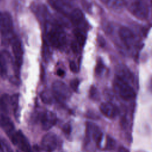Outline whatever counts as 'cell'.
<instances>
[{"label": "cell", "mask_w": 152, "mask_h": 152, "mask_svg": "<svg viewBox=\"0 0 152 152\" xmlns=\"http://www.w3.org/2000/svg\"><path fill=\"white\" fill-rule=\"evenodd\" d=\"M45 30L46 42L50 46L56 49H61L65 46L66 36L60 26L48 20L45 22Z\"/></svg>", "instance_id": "1"}, {"label": "cell", "mask_w": 152, "mask_h": 152, "mask_svg": "<svg viewBox=\"0 0 152 152\" xmlns=\"http://www.w3.org/2000/svg\"><path fill=\"white\" fill-rule=\"evenodd\" d=\"M19 76V70L15 67L10 53L5 50L0 52V75L4 78H10L11 72Z\"/></svg>", "instance_id": "2"}, {"label": "cell", "mask_w": 152, "mask_h": 152, "mask_svg": "<svg viewBox=\"0 0 152 152\" xmlns=\"http://www.w3.org/2000/svg\"><path fill=\"white\" fill-rule=\"evenodd\" d=\"M14 24L10 13L6 11H0V33L3 37L4 43H11L13 39Z\"/></svg>", "instance_id": "3"}, {"label": "cell", "mask_w": 152, "mask_h": 152, "mask_svg": "<svg viewBox=\"0 0 152 152\" xmlns=\"http://www.w3.org/2000/svg\"><path fill=\"white\" fill-rule=\"evenodd\" d=\"M113 88L117 94L123 100H131L136 96L135 91L129 83L118 76L115 78Z\"/></svg>", "instance_id": "4"}, {"label": "cell", "mask_w": 152, "mask_h": 152, "mask_svg": "<svg viewBox=\"0 0 152 152\" xmlns=\"http://www.w3.org/2000/svg\"><path fill=\"white\" fill-rule=\"evenodd\" d=\"M129 12L140 20H145L149 14L148 6L145 0H128L126 3Z\"/></svg>", "instance_id": "5"}, {"label": "cell", "mask_w": 152, "mask_h": 152, "mask_svg": "<svg viewBox=\"0 0 152 152\" xmlns=\"http://www.w3.org/2000/svg\"><path fill=\"white\" fill-rule=\"evenodd\" d=\"M52 91L55 99L61 102L68 100L71 96L69 87L61 81H55L53 83Z\"/></svg>", "instance_id": "6"}, {"label": "cell", "mask_w": 152, "mask_h": 152, "mask_svg": "<svg viewBox=\"0 0 152 152\" xmlns=\"http://www.w3.org/2000/svg\"><path fill=\"white\" fill-rule=\"evenodd\" d=\"M12 51L14 55V61L15 67L19 70L23 64V48L21 41L18 37H14L11 42Z\"/></svg>", "instance_id": "7"}, {"label": "cell", "mask_w": 152, "mask_h": 152, "mask_svg": "<svg viewBox=\"0 0 152 152\" xmlns=\"http://www.w3.org/2000/svg\"><path fill=\"white\" fill-rule=\"evenodd\" d=\"M10 140L12 144L17 145L23 152L31 151L30 145L28 140L21 131L19 130L16 131L14 136Z\"/></svg>", "instance_id": "8"}, {"label": "cell", "mask_w": 152, "mask_h": 152, "mask_svg": "<svg viewBox=\"0 0 152 152\" xmlns=\"http://www.w3.org/2000/svg\"><path fill=\"white\" fill-rule=\"evenodd\" d=\"M86 138L88 140L93 139L97 145L100 146L103 135L102 131L97 125L91 122H87L86 124Z\"/></svg>", "instance_id": "9"}, {"label": "cell", "mask_w": 152, "mask_h": 152, "mask_svg": "<svg viewBox=\"0 0 152 152\" xmlns=\"http://www.w3.org/2000/svg\"><path fill=\"white\" fill-rule=\"evenodd\" d=\"M58 145L57 136L52 132L45 134L41 141L42 148L47 152H51L55 150Z\"/></svg>", "instance_id": "10"}, {"label": "cell", "mask_w": 152, "mask_h": 152, "mask_svg": "<svg viewBox=\"0 0 152 152\" xmlns=\"http://www.w3.org/2000/svg\"><path fill=\"white\" fill-rule=\"evenodd\" d=\"M40 122L42 129L48 131L56 123L57 117L55 113L50 110L45 111L40 116Z\"/></svg>", "instance_id": "11"}, {"label": "cell", "mask_w": 152, "mask_h": 152, "mask_svg": "<svg viewBox=\"0 0 152 152\" xmlns=\"http://www.w3.org/2000/svg\"><path fill=\"white\" fill-rule=\"evenodd\" d=\"M48 2L52 8L63 15H69L72 11L71 5L66 0H48Z\"/></svg>", "instance_id": "12"}, {"label": "cell", "mask_w": 152, "mask_h": 152, "mask_svg": "<svg viewBox=\"0 0 152 152\" xmlns=\"http://www.w3.org/2000/svg\"><path fill=\"white\" fill-rule=\"evenodd\" d=\"M119 36L124 45L130 48L135 41V36L133 32L128 27H121L118 31Z\"/></svg>", "instance_id": "13"}, {"label": "cell", "mask_w": 152, "mask_h": 152, "mask_svg": "<svg viewBox=\"0 0 152 152\" xmlns=\"http://www.w3.org/2000/svg\"><path fill=\"white\" fill-rule=\"evenodd\" d=\"M100 110L103 115L109 118H115L119 113L118 108L110 102L102 103L100 106Z\"/></svg>", "instance_id": "14"}, {"label": "cell", "mask_w": 152, "mask_h": 152, "mask_svg": "<svg viewBox=\"0 0 152 152\" xmlns=\"http://www.w3.org/2000/svg\"><path fill=\"white\" fill-rule=\"evenodd\" d=\"M0 126L3 128L10 139L14 136L16 132L15 131V126L12 121L7 115H4Z\"/></svg>", "instance_id": "15"}, {"label": "cell", "mask_w": 152, "mask_h": 152, "mask_svg": "<svg viewBox=\"0 0 152 152\" xmlns=\"http://www.w3.org/2000/svg\"><path fill=\"white\" fill-rule=\"evenodd\" d=\"M11 107L10 96L8 94H3L0 97V108L2 113L8 115Z\"/></svg>", "instance_id": "16"}, {"label": "cell", "mask_w": 152, "mask_h": 152, "mask_svg": "<svg viewBox=\"0 0 152 152\" xmlns=\"http://www.w3.org/2000/svg\"><path fill=\"white\" fill-rule=\"evenodd\" d=\"M11 104L13 109L14 116L17 122L19 121L20 112H19V94L15 93L10 96Z\"/></svg>", "instance_id": "17"}, {"label": "cell", "mask_w": 152, "mask_h": 152, "mask_svg": "<svg viewBox=\"0 0 152 152\" xmlns=\"http://www.w3.org/2000/svg\"><path fill=\"white\" fill-rule=\"evenodd\" d=\"M69 15L71 22L75 25L81 24L84 19V15L82 11L77 8L72 10Z\"/></svg>", "instance_id": "18"}, {"label": "cell", "mask_w": 152, "mask_h": 152, "mask_svg": "<svg viewBox=\"0 0 152 152\" xmlns=\"http://www.w3.org/2000/svg\"><path fill=\"white\" fill-rule=\"evenodd\" d=\"M107 7L118 10L122 9L125 5V0H100Z\"/></svg>", "instance_id": "19"}, {"label": "cell", "mask_w": 152, "mask_h": 152, "mask_svg": "<svg viewBox=\"0 0 152 152\" xmlns=\"http://www.w3.org/2000/svg\"><path fill=\"white\" fill-rule=\"evenodd\" d=\"M40 96L42 101L44 103L48 104H50L53 103L54 100L55 99L52 91H50L48 90L42 91L40 94Z\"/></svg>", "instance_id": "20"}, {"label": "cell", "mask_w": 152, "mask_h": 152, "mask_svg": "<svg viewBox=\"0 0 152 152\" xmlns=\"http://www.w3.org/2000/svg\"><path fill=\"white\" fill-rule=\"evenodd\" d=\"M42 55L43 60L46 62L49 61L52 56V51L50 50V45L45 40L42 44Z\"/></svg>", "instance_id": "21"}, {"label": "cell", "mask_w": 152, "mask_h": 152, "mask_svg": "<svg viewBox=\"0 0 152 152\" xmlns=\"http://www.w3.org/2000/svg\"><path fill=\"white\" fill-rule=\"evenodd\" d=\"M74 34L76 38V41L81 46H83L86 40V36L84 31L81 28H77L74 30Z\"/></svg>", "instance_id": "22"}, {"label": "cell", "mask_w": 152, "mask_h": 152, "mask_svg": "<svg viewBox=\"0 0 152 152\" xmlns=\"http://www.w3.org/2000/svg\"><path fill=\"white\" fill-rule=\"evenodd\" d=\"M116 145V141L115 140L110 136H107L106 141L105 143L104 148L107 150H113Z\"/></svg>", "instance_id": "23"}, {"label": "cell", "mask_w": 152, "mask_h": 152, "mask_svg": "<svg viewBox=\"0 0 152 152\" xmlns=\"http://www.w3.org/2000/svg\"><path fill=\"white\" fill-rule=\"evenodd\" d=\"M1 152H12L11 149L6 140H1Z\"/></svg>", "instance_id": "24"}, {"label": "cell", "mask_w": 152, "mask_h": 152, "mask_svg": "<svg viewBox=\"0 0 152 152\" xmlns=\"http://www.w3.org/2000/svg\"><path fill=\"white\" fill-rule=\"evenodd\" d=\"M90 97L92 99H97L99 98V93L98 91L94 86H91L90 89Z\"/></svg>", "instance_id": "25"}, {"label": "cell", "mask_w": 152, "mask_h": 152, "mask_svg": "<svg viewBox=\"0 0 152 152\" xmlns=\"http://www.w3.org/2000/svg\"><path fill=\"white\" fill-rule=\"evenodd\" d=\"M79 83L80 82L78 79H74L70 82V87L74 91L77 92L78 90Z\"/></svg>", "instance_id": "26"}, {"label": "cell", "mask_w": 152, "mask_h": 152, "mask_svg": "<svg viewBox=\"0 0 152 152\" xmlns=\"http://www.w3.org/2000/svg\"><path fill=\"white\" fill-rule=\"evenodd\" d=\"M103 70V64L101 59H99L96 67V72L97 74H100Z\"/></svg>", "instance_id": "27"}, {"label": "cell", "mask_w": 152, "mask_h": 152, "mask_svg": "<svg viewBox=\"0 0 152 152\" xmlns=\"http://www.w3.org/2000/svg\"><path fill=\"white\" fill-rule=\"evenodd\" d=\"M62 131L65 134H70L71 131H72V127H71V125L67 123V124H65L64 126H63V128H62Z\"/></svg>", "instance_id": "28"}, {"label": "cell", "mask_w": 152, "mask_h": 152, "mask_svg": "<svg viewBox=\"0 0 152 152\" xmlns=\"http://www.w3.org/2000/svg\"><path fill=\"white\" fill-rule=\"evenodd\" d=\"M80 46H81L78 43V42L77 41H73L71 43V48L74 52H75V53L78 52L80 50Z\"/></svg>", "instance_id": "29"}, {"label": "cell", "mask_w": 152, "mask_h": 152, "mask_svg": "<svg viewBox=\"0 0 152 152\" xmlns=\"http://www.w3.org/2000/svg\"><path fill=\"white\" fill-rule=\"evenodd\" d=\"M69 68H70L71 71L72 72H74V73L78 72V68L77 64H75V62L74 61H71V62H69Z\"/></svg>", "instance_id": "30"}, {"label": "cell", "mask_w": 152, "mask_h": 152, "mask_svg": "<svg viewBox=\"0 0 152 152\" xmlns=\"http://www.w3.org/2000/svg\"><path fill=\"white\" fill-rule=\"evenodd\" d=\"M97 41H98V43L99 45L102 46V47H103L104 46L105 44H106V42H105V40L104 39V38L102 36H99L98 38H97Z\"/></svg>", "instance_id": "31"}, {"label": "cell", "mask_w": 152, "mask_h": 152, "mask_svg": "<svg viewBox=\"0 0 152 152\" xmlns=\"http://www.w3.org/2000/svg\"><path fill=\"white\" fill-rule=\"evenodd\" d=\"M56 74L59 77H64L65 75V71L63 69L59 68L56 71Z\"/></svg>", "instance_id": "32"}, {"label": "cell", "mask_w": 152, "mask_h": 152, "mask_svg": "<svg viewBox=\"0 0 152 152\" xmlns=\"http://www.w3.org/2000/svg\"><path fill=\"white\" fill-rule=\"evenodd\" d=\"M118 152H129V151L124 147H120L118 149Z\"/></svg>", "instance_id": "33"}, {"label": "cell", "mask_w": 152, "mask_h": 152, "mask_svg": "<svg viewBox=\"0 0 152 152\" xmlns=\"http://www.w3.org/2000/svg\"><path fill=\"white\" fill-rule=\"evenodd\" d=\"M2 110H1V108H0V126H1V122H2V118H3V116H4V115H5V114H4L3 113H2Z\"/></svg>", "instance_id": "34"}, {"label": "cell", "mask_w": 152, "mask_h": 152, "mask_svg": "<svg viewBox=\"0 0 152 152\" xmlns=\"http://www.w3.org/2000/svg\"><path fill=\"white\" fill-rule=\"evenodd\" d=\"M1 150V140H0V152Z\"/></svg>", "instance_id": "35"}, {"label": "cell", "mask_w": 152, "mask_h": 152, "mask_svg": "<svg viewBox=\"0 0 152 152\" xmlns=\"http://www.w3.org/2000/svg\"><path fill=\"white\" fill-rule=\"evenodd\" d=\"M29 152H31V151H29Z\"/></svg>", "instance_id": "36"}]
</instances>
